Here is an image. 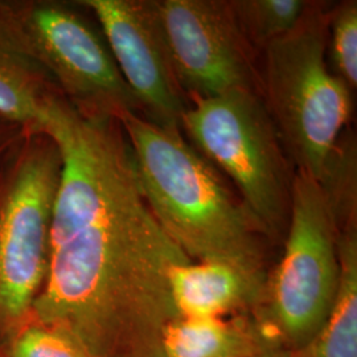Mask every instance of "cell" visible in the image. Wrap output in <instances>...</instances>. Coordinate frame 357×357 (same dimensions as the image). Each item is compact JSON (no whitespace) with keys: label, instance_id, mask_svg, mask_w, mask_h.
<instances>
[{"label":"cell","instance_id":"1","mask_svg":"<svg viewBox=\"0 0 357 357\" xmlns=\"http://www.w3.org/2000/svg\"><path fill=\"white\" fill-rule=\"evenodd\" d=\"M61 158L50 268L31 318L88 357H166L169 273L191 262L153 216L121 123L50 91L38 121Z\"/></svg>","mask_w":357,"mask_h":357},{"label":"cell","instance_id":"2","mask_svg":"<svg viewBox=\"0 0 357 357\" xmlns=\"http://www.w3.org/2000/svg\"><path fill=\"white\" fill-rule=\"evenodd\" d=\"M118 122L153 216L191 261H227L268 271V233L181 132L137 113Z\"/></svg>","mask_w":357,"mask_h":357},{"label":"cell","instance_id":"3","mask_svg":"<svg viewBox=\"0 0 357 357\" xmlns=\"http://www.w3.org/2000/svg\"><path fill=\"white\" fill-rule=\"evenodd\" d=\"M331 6L308 1L299 23L264 51L261 97L296 171L321 187L331 180L349 142L343 138L352 90L327 61Z\"/></svg>","mask_w":357,"mask_h":357},{"label":"cell","instance_id":"4","mask_svg":"<svg viewBox=\"0 0 357 357\" xmlns=\"http://www.w3.org/2000/svg\"><path fill=\"white\" fill-rule=\"evenodd\" d=\"M181 131L231 178L270 238L287 230L294 174L259 93L241 90L193 100Z\"/></svg>","mask_w":357,"mask_h":357},{"label":"cell","instance_id":"5","mask_svg":"<svg viewBox=\"0 0 357 357\" xmlns=\"http://www.w3.org/2000/svg\"><path fill=\"white\" fill-rule=\"evenodd\" d=\"M339 227L323 187L294 172L281 261L268 274L262 315L289 351H298L327 319L339 287Z\"/></svg>","mask_w":357,"mask_h":357},{"label":"cell","instance_id":"6","mask_svg":"<svg viewBox=\"0 0 357 357\" xmlns=\"http://www.w3.org/2000/svg\"><path fill=\"white\" fill-rule=\"evenodd\" d=\"M60 176V153L43 135L22 153L0 197V343L31 319L47 278Z\"/></svg>","mask_w":357,"mask_h":357},{"label":"cell","instance_id":"7","mask_svg":"<svg viewBox=\"0 0 357 357\" xmlns=\"http://www.w3.org/2000/svg\"><path fill=\"white\" fill-rule=\"evenodd\" d=\"M1 7L38 65L79 113L115 121L141 114L106 40L73 8L53 1Z\"/></svg>","mask_w":357,"mask_h":357},{"label":"cell","instance_id":"8","mask_svg":"<svg viewBox=\"0 0 357 357\" xmlns=\"http://www.w3.org/2000/svg\"><path fill=\"white\" fill-rule=\"evenodd\" d=\"M155 6L190 103L241 90L261 94L255 50L243 36L229 1L158 0Z\"/></svg>","mask_w":357,"mask_h":357},{"label":"cell","instance_id":"9","mask_svg":"<svg viewBox=\"0 0 357 357\" xmlns=\"http://www.w3.org/2000/svg\"><path fill=\"white\" fill-rule=\"evenodd\" d=\"M79 4L100 22L142 116L159 128L183 132L190 100L178 82L155 1L82 0Z\"/></svg>","mask_w":357,"mask_h":357},{"label":"cell","instance_id":"10","mask_svg":"<svg viewBox=\"0 0 357 357\" xmlns=\"http://www.w3.org/2000/svg\"><path fill=\"white\" fill-rule=\"evenodd\" d=\"M268 271L227 261H191L169 273V287L178 315L227 318L258 312L266 302Z\"/></svg>","mask_w":357,"mask_h":357},{"label":"cell","instance_id":"11","mask_svg":"<svg viewBox=\"0 0 357 357\" xmlns=\"http://www.w3.org/2000/svg\"><path fill=\"white\" fill-rule=\"evenodd\" d=\"M166 357H255L286 349L261 311L227 318H184L168 324Z\"/></svg>","mask_w":357,"mask_h":357},{"label":"cell","instance_id":"12","mask_svg":"<svg viewBox=\"0 0 357 357\" xmlns=\"http://www.w3.org/2000/svg\"><path fill=\"white\" fill-rule=\"evenodd\" d=\"M47 78L0 6V115L38 132Z\"/></svg>","mask_w":357,"mask_h":357},{"label":"cell","instance_id":"13","mask_svg":"<svg viewBox=\"0 0 357 357\" xmlns=\"http://www.w3.org/2000/svg\"><path fill=\"white\" fill-rule=\"evenodd\" d=\"M339 287L317 335L293 357H357L356 220L339 228Z\"/></svg>","mask_w":357,"mask_h":357},{"label":"cell","instance_id":"14","mask_svg":"<svg viewBox=\"0 0 357 357\" xmlns=\"http://www.w3.org/2000/svg\"><path fill=\"white\" fill-rule=\"evenodd\" d=\"M243 36L255 50L287 35L306 11V0H230Z\"/></svg>","mask_w":357,"mask_h":357},{"label":"cell","instance_id":"15","mask_svg":"<svg viewBox=\"0 0 357 357\" xmlns=\"http://www.w3.org/2000/svg\"><path fill=\"white\" fill-rule=\"evenodd\" d=\"M327 61L332 72L351 90L357 86V3L342 1L331 7L327 36Z\"/></svg>","mask_w":357,"mask_h":357},{"label":"cell","instance_id":"16","mask_svg":"<svg viewBox=\"0 0 357 357\" xmlns=\"http://www.w3.org/2000/svg\"><path fill=\"white\" fill-rule=\"evenodd\" d=\"M0 357H88L63 332L28 319L0 343Z\"/></svg>","mask_w":357,"mask_h":357},{"label":"cell","instance_id":"17","mask_svg":"<svg viewBox=\"0 0 357 357\" xmlns=\"http://www.w3.org/2000/svg\"><path fill=\"white\" fill-rule=\"evenodd\" d=\"M255 357H293V352L289 351V349H277V351H271L268 354Z\"/></svg>","mask_w":357,"mask_h":357}]
</instances>
